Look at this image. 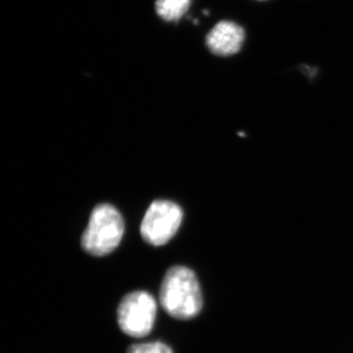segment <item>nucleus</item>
<instances>
[{
    "label": "nucleus",
    "instance_id": "f257e3e1",
    "mask_svg": "<svg viewBox=\"0 0 353 353\" xmlns=\"http://www.w3.org/2000/svg\"><path fill=\"white\" fill-rule=\"evenodd\" d=\"M159 301L162 308L175 319L189 320L199 315L203 301L194 271L185 266L171 267L162 281Z\"/></svg>",
    "mask_w": 353,
    "mask_h": 353
},
{
    "label": "nucleus",
    "instance_id": "f03ea898",
    "mask_svg": "<svg viewBox=\"0 0 353 353\" xmlns=\"http://www.w3.org/2000/svg\"><path fill=\"white\" fill-rule=\"evenodd\" d=\"M124 230L119 211L110 204H99L92 210L83 232V248L94 256H105L119 245Z\"/></svg>",
    "mask_w": 353,
    "mask_h": 353
},
{
    "label": "nucleus",
    "instance_id": "7ed1b4c3",
    "mask_svg": "<svg viewBox=\"0 0 353 353\" xmlns=\"http://www.w3.org/2000/svg\"><path fill=\"white\" fill-rule=\"evenodd\" d=\"M157 314L154 297L146 292H134L124 296L118 307V324L123 333L143 338L152 332Z\"/></svg>",
    "mask_w": 353,
    "mask_h": 353
},
{
    "label": "nucleus",
    "instance_id": "20e7f679",
    "mask_svg": "<svg viewBox=\"0 0 353 353\" xmlns=\"http://www.w3.org/2000/svg\"><path fill=\"white\" fill-rule=\"evenodd\" d=\"M183 211L178 204L168 201L152 202L141 225L143 240L150 245H166L182 224Z\"/></svg>",
    "mask_w": 353,
    "mask_h": 353
},
{
    "label": "nucleus",
    "instance_id": "39448f33",
    "mask_svg": "<svg viewBox=\"0 0 353 353\" xmlns=\"http://www.w3.org/2000/svg\"><path fill=\"white\" fill-rule=\"evenodd\" d=\"M245 39L241 26L232 21H221L206 36L208 50L217 57H228L240 52Z\"/></svg>",
    "mask_w": 353,
    "mask_h": 353
},
{
    "label": "nucleus",
    "instance_id": "423d86ee",
    "mask_svg": "<svg viewBox=\"0 0 353 353\" xmlns=\"http://www.w3.org/2000/svg\"><path fill=\"white\" fill-rule=\"evenodd\" d=\"M192 0H157L155 10L161 19L176 22L189 10Z\"/></svg>",
    "mask_w": 353,
    "mask_h": 353
},
{
    "label": "nucleus",
    "instance_id": "0eeeda50",
    "mask_svg": "<svg viewBox=\"0 0 353 353\" xmlns=\"http://www.w3.org/2000/svg\"><path fill=\"white\" fill-rule=\"evenodd\" d=\"M127 353H173V350L163 343L153 341V343L132 345L128 348Z\"/></svg>",
    "mask_w": 353,
    "mask_h": 353
}]
</instances>
